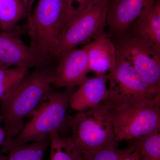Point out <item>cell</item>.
<instances>
[{"label": "cell", "instance_id": "d6986e66", "mask_svg": "<svg viewBox=\"0 0 160 160\" xmlns=\"http://www.w3.org/2000/svg\"><path fill=\"white\" fill-rule=\"evenodd\" d=\"M29 70L0 65V102L28 75Z\"/></svg>", "mask_w": 160, "mask_h": 160}, {"label": "cell", "instance_id": "44dd1931", "mask_svg": "<svg viewBox=\"0 0 160 160\" xmlns=\"http://www.w3.org/2000/svg\"><path fill=\"white\" fill-rule=\"evenodd\" d=\"M97 1L66 0V28L77 17Z\"/></svg>", "mask_w": 160, "mask_h": 160}, {"label": "cell", "instance_id": "8fae6325", "mask_svg": "<svg viewBox=\"0 0 160 160\" xmlns=\"http://www.w3.org/2000/svg\"><path fill=\"white\" fill-rule=\"evenodd\" d=\"M156 0H110L106 22L112 36L126 31L141 15L150 9Z\"/></svg>", "mask_w": 160, "mask_h": 160}, {"label": "cell", "instance_id": "5b68a950", "mask_svg": "<svg viewBox=\"0 0 160 160\" xmlns=\"http://www.w3.org/2000/svg\"><path fill=\"white\" fill-rule=\"evenodd\" d=\"M71 135L65 138L73 151L81 156L86 153L116 144L109 111L105 103L69 118Z\"/></svg>", "mask_w": 160, "mask_h": 160}, {"label": "cell", "instance_id": "30bf717a", "mask_svg": "<svg viewBox=\"0 0 160 160\" xmlns=\"http://www.w3.org/2000/svg\"><path fill=\"white\" fill-rule=\"evenodd\" d=\"M55 69L52 86L67 88L79 86L90 72L85 46L81 49H71L63 55Z\"/></svg>", "mask_w": 160, "mask_h": 160}, {"label": "cell", "instance_id": "4fadbf2b", "mask_svg": "<svg viewBox=\"0 0 160 160\" xmlns=\"http://www.w3.org/2000/svg\"><path fill=\"white\" fill-rule=\"evenodd\" d=\"M85 46L90 71L99 75L107 74V72L109 73L114 70L117 52L109 33L104 32Z\"/></svg>", "mask_w": 160, "mask_h": 160}, {"label": "cell", "instance_id": "603a6c76", "mask_svg": "<svg viewBox=\"0 0 160 160\" xmlns=\"http://www.w3.org/2000/svg\"><path fill=\"white\" fill-rule=\"evenodd\" d=\"M124 160H138V151L136 148Z\"/></svg>", "mask_w": 160, "mask_h": 160}, {"label": "cell", "instance_id": "ffe728a7", "mask_svg": "<svg viewBox=\"0 0 160 160\" xmlns=\"http://www.w3.org/2000/svg\"><path fill=\"white\" fill-rule=\"evenodd\" d=\"M50 143L49 160H79L74 152L67 144L65 138L58 131L49 135Z\"/></svg>", "mask_w": 160, "mask_h": 160}, {"label": "cell", "instance_id": "7a4b0ae2", "mask_svg": "<svg viewBox=\"0 0 160 160\" xmlns=\"http://www.w3.org/2000/svg\"><path fill=\"white\" fill-rule=\"evenodd\" d=\"M106 105L115 142L132 140L160 130V95L151 98H128L109 92Z\"/></svg>", "mask_w": 160, "mask_h": 160}, {"label": "cell", "instance_id": "e0dca14e", "mask_svg": "<svg viewBox=\"0 0 160 160\" xmlns=\"http://www.w3.org/2000/svg\"><path fill=\"white\" fill-rule=\"evenodd\" d=\"M138 160H160V130L132 140Z\"/></svg>", "mask_w": 160, "mask_h": 160}, {"label": "cell", "instance_id": "9c48e42d", "mask_svg": "<svg viewBox=\"0 0 160 160\" xmlns=\"http://www.w3.org/2000/svg\"><path fill=\"white\" fill-rule=\"evenodd\" d=\"M0 65L29 70L41 68V63L29 46L14 30L0 31Z\"/></svg>", "mask_w": 160, "mask_h": 160}, {"label": "cell", "instance_id": "8992f818", "mask_svg": "<svg viewBox=\"0 0 160 160\" xmlns=\"http://www.w3.org/2000/svg\"><path fill=\"white\" fill-rule=\"evenodd\" d=\"M109 1L98 0L72 22L58 40L52 60H58L67 52L88 44L105 32Z\"/></svg>", "mask_w": 160, "mask_h": 160}, {"label": "cell", "instance_id": "ba28073f", "mask_svg": "<svg viewBox=\"0 0 160 160\" xmlns=\"http://www.w3.org/2000/svg\"><path fill=\"white\" fill-rule=\"evenodd\" d=\"M108 76L109 92L118 96L128 98H151L160 95V87L148 83L129 61L118 52L116 66Z\"/></svg>", "mask_w": 160, "mask_h": 160}, {"label": "cell", "instance_id": "9a60e30c", "mask_svg": "<svg viewBox=\"0 0 160 160\" xmlns=\"http://www.w3.org/2000/svg\"><path fill=\"white\" fill-rule=\"evenodd\" d=\"M30 12L22 0H0V29L10 31Z\"/></svg>", "mask_w": 160, "mask_h": 160}, {"label": "cell", "instance_id": "3957f363", "mask_svg": "<svg viewBox=\"0 0 160 160\" xmlns=\"http://www.w3.org/2000/svg\"><path fill=\"white\" fill-rule=\"evenodd\" d=\"M74 87H67L63 91L52 90L43 98L15 138L3 143V153L23 145L42 141L53 132L59 131L67 118V112Z\"/></svg>", "mask_w": 160, "mask_h": 160}, {"label": "cell", "instance_id": "ac0fdd59", "mask_svg": "<svg viewBox=\"0 0 160 160\" xmlns=\"http://www.w3.org/2000/svg\"><path fill=\"white\" fill-rule=\"evenodd\" d=\"M135 149L133 143L123 149L113 144L89 152L80 156L79 160H124Z\"/></svg>", "mask_w": 160, "mask_h": 160}, {"label": "cell", "instance_id": "52a82bcc", "mask_svg": "<svg viewBox=\"0 0 160 160\" xmlns=\"http://www.w3.org/2000/svg\"><path fill=\"white\" fill-rule=\"evenodd\" d=\"M112 38L118 53L148 83L160 87V54L128 31Z\"/></svg>", "mask_w": 160, "mask_h": 160}, {"label": "cell", "instance_id": "2e32d148", "mask_svg": "<svg viewBox=\"0 0 160 160\" xmlns=\"http://www.w3.org/2000/svg\"><path fill=\"white\" fill-rule=\"evenodd\" d=\"M49 142V137L41 142L28 143L12 149L6 156L0 152V160H43Z\"/></svg>", "mask_w": 160, "mask_h": 160}, {"label": "cell", "instance_id": "7402d4cb", "mask_svg": "<svg viewBox=\"0 0 160 160\" xmlns=\"http://www.w3.org/2000/svg\"><path fill=\"white\" fill-rule=\"evenodd\" d=\"M2 122V116L0 115V146L5 142L6 140V135L3 128L1 126V123Z\"/></svg>", "mask_w": 160, "mask_h": 160}, {"label": "cell", "instance_id": "7c38bea8", "mask_svg": "<svg viewBox=\"0 0 160 160\" xmlns=\"http://www.w3.org/2000/svg\"><path fill=\"white\" fill-rule=\"evenodd\" d=\"M108 79V74L86 78L72 95L69 106L78 112L93 108L102 102L109 93Z\"/></svg>", "mask_w": 160, "mask_h": 160}, {"label": "cell", "instance_id": "cb8c5ba5", "mask_svg": "<svg viewBox=\"0 0 160 160\" xmlns=\"http://www.w3.org/2000/svg\"><path fill=\"white\" fill-rule=\"evenodd\" d=\"M34 1V0H22L23 2L26 5L27 9L30 13H31L32 9V6Z\"/></svg>", "mask_w": 160, "mask_h": 160}, {"label": "cell", "instance_id": "277c9868", "mask_svg": "<svg viewBox=\"0 0 160 160\" xmlns=\"http://www.w3.org/2000/svg\"><path fill=\"white\" fill-rule=\"evenodd\" d=\"M66 28V0H39L27 17L30 47L44 66L52 60L58 40Z\"/></svg>", "mask_w": 160, "mask_h": 160}, {"label": "cell", "instance_id": "6da1fadb", "mask_svg": "<svg viewBox=\"0 0 160 160\" xmlns=\"http://www.w3.org/2000/svg\"><path fill=\"white\" fill-rule=\"evenodd\" d=\"M54 71L44 68L27 75L1 101L4 142L18 135L25 125L24 118L31 115L52 90Z\"/></svg>", "mask_w": 160, "mask_h": 160}, {"label": "cell", "instance_id": "5bb4252c", "mask_svg": "<svg viewBox=\"0 0 160 160\" xmlns=\"http://www.w3.org/2000/svg\"><path fill=\"white\" fill-rule=\"evenodd\" d=\"M126 31L160 54V0H156Z\"/></svg>", "mask_w": 160, "mask_h": 160}]
</instances>
